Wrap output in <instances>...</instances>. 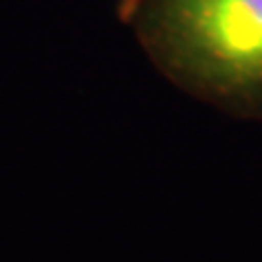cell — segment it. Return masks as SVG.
<instances>
[{
    "mask_svg": "<svg viewBox=\"0 0 262 262\" xmlns=\"http://www.w3.org/2000/svg\"><path fill=\"white\" fill-rule=\"evenodd\" d=\"M116 13L173 85L262 120V0H118Z\"/></svg>",
    "mask_w": 262,
    "mask_h": 262,
    "instance_id": "1",
    "label": "cell"
}]
</instances>
